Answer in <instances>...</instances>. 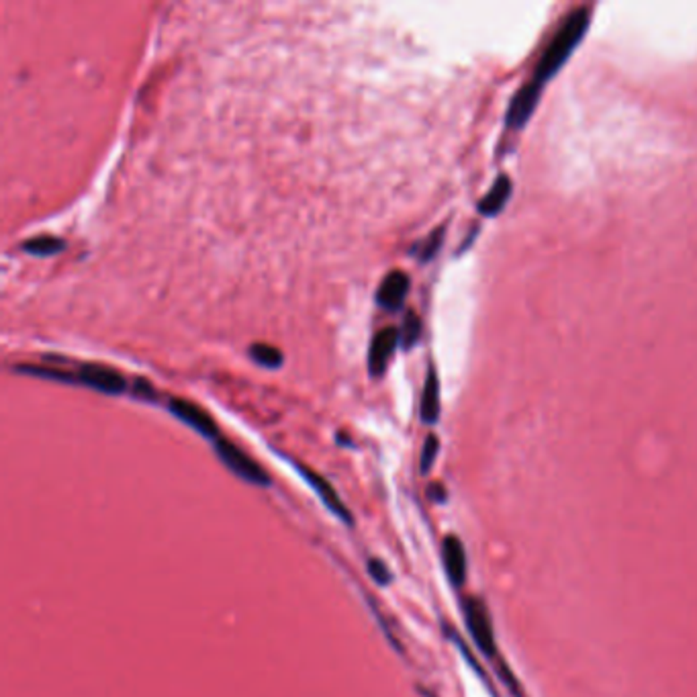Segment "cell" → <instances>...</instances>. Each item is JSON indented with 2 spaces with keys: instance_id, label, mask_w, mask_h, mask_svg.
<instances>
[{
  "instance_id": "1",
  "label": "cell",
  "mask_w": 697,
  "mask_h": 697,
  "mask_svg": "<svg viewBox=\"0 0 697 697\" xmlns=\"http://www.w3.org/2000/svg\"><path fill=\"white\" fill-rule=\"evenodd\" d=\"M589 21H591V6L589 4H581L566 14L563 25L552 35V39L548 41V46L544 47L540 60L536 64L534 76H531L536 82L544 84L550 76L557 74L566 57L577 47V43L583 39Z\"/></svg>"
},
{
  "instance_id": "2",
  "label": "cell",
  "mask_w": 697,
  "mask_h": 697,
  "mask_svg": "<svg viewBox=\"0 0 697 697\" xmlns=\"http://www.w3.org/2000/svg\"><path fill=\"white\" fill-rule=\"evenodd\" d=\"M215 452H217L221 463H224L229 471L235 472L240 479L258 487L270 485V477L266 474L262 466L258 464L254 458L248 456L242 448H237L234 442L219 438V440H215Z\"/></svg>"
},
{
  "instance_id": "3",
  "label": "cell",
  "mask_w": 697,
  "mask_h": 697,
  "mask_svg": "<svg viewBox=\"0 0 697 697\" xmlns=\"http://www.w3.org/2000/svg\"><path fill=\"white\" fill-rule=\"evenodd\" d=\"M464 620L469 632L472 636L474 644L479 646V650H483V655L495 657V634H493V622L489 616V609L479 598H469L464 601Z\"/></svg>"
},
{
  "instance_id": "4",
  "label": "cell",
  "mask_w": 697,
  "mask_h": 697,
  "mask_svg": "<svg viewBox=\"0 0 697 697\" xmlns=\"http://www.w3.org/2000/svg\"><path fill=\"white\" fill-rule=\"evenodd\" d=\"M78 383L90 387L98 393L105 395H121L127 389V380L119 370L111 369V366L97 364V362H84L78 366L76 370Z\"/></svg>"
},
{
  "instance_id": "5",
  "label": "cell",
  "mask_w": 697,
  "mask_h": 697,
  "mask_svg": "<svg viewBox=\"0 0 697 697\" xmlns=\"http://www.w3.org/2000/svg\"><path fill=\"white\" fill-rule=\"evenodd\" d=\"M168 409H170V413L174 415V418L184 421L186 426L195 429V432H199L200 436L209 438V440H219L217 423H215V420L205 412L203 407H199L197 404H192V401H189V399L172 397L168 401Z\"/></svg>"
},
{
  "instance_id": "6",
  "label": "cell",
  "mask_w": 697,
  "mask_h": 697,
  "mask_svg": "<svg viewBox=\"0 0 697 697\" xmlns=\"http://www.w3.org/2000/svg\"><path fill=\"white\" fill-rule=\"evenodd\" d=\"M544 84L536 82L534 78H530L528 82H523L520 89L515 90L512 103L507 106L506 113V123L509 127H522L530 119L531 111L536 109L538 98L542 95Z\"/></svg>"
},
{
  "instance_id": "7",
  "label": "cell",
  "mask_w": 697,
  "mask_h": 697,
  "mask_svg": "<svg viewBox=\"0 0 697 697\" xmlns=\"http://www.w3.org/2000/svg\"><path fill=\"white\" fill-rule=\"evenodd\" d=\"M401 342V332L397 327H385L372 336L369 348V372L370 377H380L389 364L391 356Z\"/></svg>"
},
{
  "instance_id": "8",
  "label": "cell",
  "mask_w": 697,
  "mask_h": 697,
  "mask_svg": "<svg viewBox=\"0 0 697 697\" xmlns=\"http://www.w3.org/2000/svg\"><path fill=\"white\" fill-rule=\"evenodd\" d=\"M297 469H299L301 474H303V479L307 480V483L311 485L313 491L319 495L321 501H323V506H326V507L329 509V512H332L336 517H340V520H342V522H346V523L354 522V520H352L350 509H348L346 506H344V501H342L340 497H337L336 489H334L332 485H329L326 479L319 477L318 472L311 471V469H307V466H303V464H297Z\"/></svg>"
},
{
  "instance_id": "9",
  "label": "cell",
  "mask_w": 697,
  "mask_h": 697,
  "mask_svg": "<svg viewBox=\"0 0 697 697\" xmlns=\"http://www.w3.org/2000/svg\"><path fill=\"white\" fill-rule=\"evenodd\" d=\"M409 291V276L404 270H393L383 278L377 291V303L387 311H397Z\"/></svg>"
},
{
  "instance_id": "10",
  "label": "cell",
  "mask_w": 697,
  "mask_h": 697,
  "mask_svg": "<svg viewBox=\"0 0 697 697\" xmlns=\"http://www.w3.org/2000/svg\"><path fill=\"white\" fill-rule=\"evenodd\" d=\"M442 558L446 566V574L452 585L461 587L466 579V552L461 538L446 536L442 542Z\"/></svg>"
},
{
  "instance_id": "11",
  "label": "cell",
  "mask_w": 697,
  "mask_h": 697,
  "mask_svg": "<svg viewBox=\"0 0 697 697\" xmlns=\"http://www.w3.org/2000/svg\"><path fill=\"white\" fill-rule=\"evenodd\" d=\"M438 418H440V378H438L436 366L429 364L421 395V420L428 426H434Z\"/></svg>"
},
{
  "instance_id": "12",
  "label": "cell",
  "mask_w": 697,
  "mask_h": 697,
  "mask_svg": "<svg viewBox=\"0 0 697 697\" xmlns=\"http://www.w3.org/2000/svg\"><path fill=\"white\" fill-rule=\"evenodd\" d=\"M514 184L509 181L507 174H501L495 178L491 189L487 191V195L479 200V211L483 215H495L503 209V205L507 203L509 195H512Z\"/></svg>"
},
{
  "instance_id": "13",
  "label": "cell",
  "mask_w": 697,
  "mask_h": 697,
  "mask_svg": "<svg viewBox=\"0 0 697 697\" xmlns=\"http://www.w3.org/2000/svg\"><path fill=\"white\" fill-rule=\"evenodd\" d=\"M64 248H66V243H64V240H60V237H55V235H38V237H31V240H25L23 243H21V250L27 251V254H31V256H38V258L55 256V254H60V251H64Z\"/></svg>"
},
{
  "instance_id": "14",
  "label": "cell",
  "mask_w": 697,
  "mask_h": 697,
  "mask_svg": "<svg viewBox=\"0 0 697 697\" xmlns=\"http://www.w3.org/2000/svg\"><path fill=\"white\" fill-rule=\"evenodd\" d=\"M250 356L251 361H256L264 369H278L283 364V352L275 346H268V344H254L250 348Z\"/></svg>"
},
{
  "instance_id": "15",
  "label": "cell",
  "mask_w": 697,
  "mask_h": 697,
  "mask_svg": "<svg viewBox=\"0 0 697 697\" xmlns=\"http://www.w3.org/2000/svg\"><path fill=\"white\" fill-rule=\"evenodd\" d=\"M420 336H421L420 315L415 311H409L404 319V327H401V342H404V346L412 348L413 344L420 340Z\"/></svg>"
},
{
  "instance_id": "16",
  "label": "cell",
  "mask_w": 697,
  "mask_h": 697,
  "mask_svg": "<svg viewBox=\"0 0 697 697\" xmlns=\"http://www.w3.org/2000/svg\"><path fill=\"white\" fill-rule=\"evenodd\" d=\"M442 240H444V227L434 229V232L420 243V248H418L420 260L428 262L429 258H434L438 254V250H440V246H442Z\"/></svg>"
},
{
  "instance_id": "17",
  "label": "cell",
  "mask_w": 697,
  "mask_h": 697,
  "mask_svg": "<svg viewBox=\"0 0 697 697\" xmlns=\"http://www.w3.org/2000/svg\"><path fill=\"white\" fill-rule=\"evenodd\" d=\"M438 450H440V442H438V438L434 434H429L426 438V442H423L421 458H420V471L423 474H428L429 471H432V466L436 463V456H438Z\"/></svg>"
},
{
  "instance_id": "18",
  "label": "cell",
  "mask_w": 697,
  "mask_h": 697,
  "mask_svg": "<svg viewBox=\"0 0 697 697\" xmlns=\"http://www.w3.org/2000/svg\"><path fill=\"white\" fill-rule=\"evenodd\" d=\"M369 573L370 577L377 581L378 585H389L391 583V571L387 569V565L378 558H370L369 560Z\"/></svg>"
},
{
  "instance_id": "19",
  "label": "cell",
  "mask_w": 697,
  "mask_h": 697,
  "mask_svg": "<svg viewBox=\"0 0 697 697\" xmlns=\"http://www.w3.org/2000/svg\"><path fill=\"white\" fill-rule=\"evenodd\" d=\"M133 393L140 395V397H143V399H156L154 387L149 385V383H146V380H143V378H135Z\"/></svg>"
}]
</instances>
